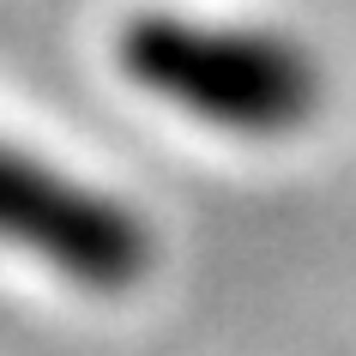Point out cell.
I'll return each instance as SVG.
<instances>
[{
	"label": "cell",
	"instance_id": "obj_1",
	"mask_svg": "<svg viewBox=\"0 0 356 356\" xmlns=\"http://www.w3.org/2000/svg\"><path fill=\"white\" fill-rule=\"evenodd\" d=\"M115 60L145 97L236 139H284L308 127L326 97L320 60L272 24L133 13L115 37Z\"/></svg>",
	"mask_w": 356,
	"mask_h": 356
},
{
	"label": "cell",
	"instance_id": "obj_2",
	"mask_svg": "<svg viewBox=\"0 0 356 356\" xmlns=\"http://www.w3.org/2000/svg\"><path fill=\"white\" fill-rule=\"evenodd\" d=\"M0 248L91 296H127L157 272V236L121 193L0 133Z\"/></svg>",
	"mask_w": 356,
	"mask_h": 356
}]
</instances>
